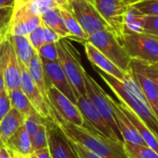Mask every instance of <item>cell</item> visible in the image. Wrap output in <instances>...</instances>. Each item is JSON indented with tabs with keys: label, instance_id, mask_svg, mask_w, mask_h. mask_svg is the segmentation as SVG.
I'll return each instance as SVG.
<instances>
[{
	"label": "cell",
	"instance_id": "6da1fadb",
	"mask_svg": "<svg viewBox=\"0 0 158 158\" xmlns=\"http://www.w3.org/2000/svg\"><path fill=\"white\" fill-rule=\"evenodd\" d=\"M51 118L58 124L67 137L103 158H129L124 143L114 141L84 121L83 126L72 124L61 118L51 106Z\"/></svg>",
	"mask_w": 158,
	"mask_h": 158
},
{
	"label": "cell",
	"instance_id": "7a4b0ae2",
	"mask_svg": "<svg viewBox=\"0 0 158 158\" xmlns=\"http://www.w3.org/2000/svg\"><path fill=\"white\" fill-rule=\"evenodd\" d=\"M98 75L108 85L113 93L119 99V102L130 108L158 139V119L153 109L145 99L143 92L136 83L130 71L127 72L123 81L95 68Z\"/></svg>",
	"mask_w": 158,
	"mask_h": 158
},
{
	"label": "cell",
	"instance_id": "3957f363",
	"mask_svg": "<svg viewBox=\"0 0 158 158\" xmlns=\"http://www.w3.org/2000/svg\"><path fill=\"white\" fill-rule=\"evenodd\" d=\"M56 44L58 61L75 92L77 99L81 95H86L83 80L85 69L81 65V58L79 51L68 39L61 38Z\"/></svg>",
	"mask_w": 158,
	"mask_h": 158
},
{
	"label": "cell",
	"instance_id": "277c9868",
	"mask_svg": "<svg viewBox=\"0 0 158 158\" xmlns=\"http://www.w3.org/2000/svg\"><path fill=\"white\" fill-rule=\"evenodd\" d=\"M88 43L93 44L124 72L130 70L131 56L118 37L108 30L96 31L88 37Z\"/></svg>",
	"mask_w": 158,
	"mask_h": 158
},
{
	"label": "cell",
	"instance_id": "5b68a950",
	"mask_svg": "<svg viewBox=\"0 0 158 158\" xmlns=\"http://www.w3.org/2000/svg\"><path fill=\"white\" fill-rule=\"evenodd\" d=\"M121 44L131 59L158 64V40L144 33L124 31Z\"/></svg>",
	"mask_w": 158,
	"mask_h": 158
},
{
	"label": "cell",
	"instance_id": "8992f818",
	"mask_svg": "<svg viewBox=\"0 0 158 158\" xmlns=\"http://www.w3.org/2000/svg\"><path fill=\"white\" fill-rule=\"evenodd\" d=\"M0 50L3 57L4 78L6 91L10 92L21 89L20 65L7 28L0 32Z\"/></svg>",
	"mask_w": 158,
	"mask_h": 158
},
{
	"label": "cell",
	"instance_id": "52a82bcc",
	"mask_svg": "<svg viewBox=\"0 0 158 158\" xmlns=\"http://www.w3.org/2000/svg\"><path fill=\"white\" fill-rule=\"evenodd\" d=\"M86 96L92 101L94 106L98 109L103 118L106 122V124L110 127V129L116 133V135L123 141L119 130L118 128V124L116 122L113 109L111 107L109 102V95L106 94V92L102 89V87L96 82V81L91 77V75L85 70L83 74Z\"/></svg>",
	"mask_w": 158,
	"mask_h": 158
},
{
	"label": "cell",
	"instance_id": "ba28073f",
	"mask_svg": "<svg viewBox=\"0 0 158 158\" xmlns=\"http://www.w3.org/2000/svg\"><path fill=\"white\" fill-rule=\"evenodd\" d=\"M70 6L73 15L88 37L93 33L103 30L112 31V29L101 16L94 5L82 0H72Z\"/></svg>",
	"mask_w": 158,
	"mask_h": 158
},
{
	"label": "cell",
	"instance_id": "9c48e42d",
	"mask_svg": "<svg viewBox=\"0 0 158 158\" xmlns=\"http://www.w3.org/2000/svg\"><path fill=\"white\" fill-rule=\"evenodd\" d=\"M44 125L47 131L48 149L51 157L80 158L73 147V143L53 118H44Z\"/></svg>",
	"mask_w": 158,
	"mask_h": 158
},
{
	"label": "cell",
	"instance_id": "30bf717a",
	"mask_svg": "<svg viewBox=\"0 0 158 158\" xmlns=\"http://www.w3.org/2000/svg\"><path fill=\"white\" fill-rule=\"evenodd\" d=\"M94 6L121 43L128 5L123 0H95Z\"/></svg>",
	"mask_w": 158,
	"mask_h": 158
},
{
	"label": "cell",
	"instance_id": "8fae6325",
	"mask_svg": "<svg viewBox=\"0 0 158 158\" xmlns=\"http://www.w3.org/2000/svg\"><path fill=\"white\" fill-rule=\"evenodd\" d=\"M47 98L50 106L61 118L72 124L83 126L84 119L77 105L52 85L47 87Z\"/></svg>",
	"mask_w": 158,
	"mask_h": 158
},
{
	"label": "cell",
	"instance_id": "7c38bea8",
	"mask_svg": "<svg viewBox=\"0 0 158 158\" xmlns=\"http://www.w3.org/2000/svg\"><path fill=\"white\" fill-rule=\"evenodd\" d=\"M136 83L143 92L145 99L153 109L158 119V91L155 81L146 71L145 63L137 59H131L130 70Z\"/></svg>",
	"mask_w": 158,
	"mask_h": 158
},
{
	"label": "cell",
	"instance_id": "4fadbf2b",
	"mask_svg": "<svg viewBox=\"0 0 158 158\" xmlns=\"http://www.w3.org/2000/svg\"><path fill=\"white\" fill-rule=\"evenodd\" d=\"M42 63L45 77L46 87H48L49 85L54 86L64 95H66L69 100L77 105L78 99L76 97L75 92L59 61H47L42 59Z\"/></svg>",
	"mask_w": 158,
	"mask_h": 158
},
{
	"label": "cell",
	"instance_id": "5bb4252c",
	"mask_svg": "<svg viewBox=\"0 0 158 158\" xmlns=\"http://www.w3.org/2000/svg\"><path fill=\"white\" fill-rule=\"evenodd\" d=\"M42 22L40 16L36 15L29 6L23 5L13 8L12 17L7 31L13 35H28Z\"/></svg>",
	"mask_w": 158,
	"mask_h": 158
},
{
	"label": "cell",
	"instance_id": "9a60e30c",
	"mask_svg": "<svg viewBox=\"0 0 158 158\" xmlns=\"http://www.w3.org/2000/svg\"><path fill=\"white\" fill-rule=\"evenodd\" d=\"M21 70V90L36 110L44 118H51V108L49 103L45 100L38 87L33 82L27 67L19 62Z\"/></svg>",
	"mask_w": 158,
	"mask_h": 158
},
{
	"label": "cell",
	"instance_id": "2e32d148",
	"mask_svg": "<svg viewBox=\"0 0 158 158\" xmlns=\"http://www.w3.org/2000/svg\"><path fill=\"white\" fill-rule=\"evenodd\" d=\"M77 106L79 107V109L81 111L84 121L89 123L93 128H94L95 130L100 131L102 134L106 135V137H108L114 141L124 143L110 129V127L106 124V122L103 118V117L100 114V112L98 111V109L94 106V105L92 103V101L86 95H81L78 98Z\"/></svg>",
	"mask_w": 158,
	"mask_h": 158
},
{
	"label": "cell",
	"instance_id": "e0dca14e",
	"mask_svg": "<svg viewBox=\"0 0 158 158\" xmlns=\"http://www.w3.org/2000/svg\"><path fill=\"white\" fill-rule=\"evenodd\" d=\"M109 102H110L111 107L113 109L114 117H115L116 122L118 124V128L119 130L121 137L123 139V142L124 143H135V144L146 145V143H144L143 138L140 136L137 130L132 125L131 121L129 119V118L125 115V113L120 108L119 102L115 101L110 96H109Z\"/></svg>",
	"mask_w": 158,
	"mask_h": 158
},
{
	"label": "cell",
	"instance_id": "ac0fdd59",
	"mask_svg": "<svg viewBox=\"0 0 158 158\" xmlns=\"http://www.w3.org/2000/svg\"><path fill=\"white\" fill-rule=\"evenodd\" d=\"M83 45L87 58L94 65V68L101 69L102 71L113 76L114 78L121 81L125 80L127 73L120 69L116 64H114L109 58H107L104 54H102L93 44L87 42Z\"/></svg>",
	"mask_w": 158,
	"mask_h": 158
},
{
	"label": "cell",
	"instance_id": "d6986e66",
	"mask_svg": "<svg viewBox=\"0 0 158 158\" xmlns=\"http://www.w3.org/2000/svg\"><path fill=\"white\" fill-rule=\"evenodd\" d=\"M5 146L11 152L17 153L23 157H29L33 154L31 137L22 125L6 143Z\"/></svg>",
	"mask_w": 158,
	"mask_h": 158
},
{
	"label": "cell",
	"instance_id": "ffe728a7",
	"mask_svg": "<svg viewBox=\"0 0 158 158\" xmlns=\"http://www.w3.org/2000/svg\"><path fill=\"white\" fill-rule=\"evenodd\" d=\"M25 117L17 109L11 108L0 122V147L5 146L7 140L24 125Z\"/></svg>",
	"mask_w": 158,
	"mask_h": 158
},
{
	"label": "cell",
	"instance_id": "44dd1931",
	"mask_svg": "<svg viewBox=\"0 0 158 158\" xmlns=\"http://www.w3.org/2000/svg\"><path fill=\"white\" fill-rule=\"evenodd\" d=\"M119 106H120V108L122 109V111L125 113V115L131 121L132 125L137 130V131L139 132L140 136L143 138V140L144 141L146 145L151 147L153 150H155L158 154V139L156 138V136L153 133V131H150L149 128L124 104L119 102Z\"/></svg>",
	"mask_w": 158,
	"mask_h": 158
},
{
	"label": "cell",
	"instance_id": "7402d4cb",
	"mask_svg": "<svg viewBox=\"0 0 158 158\" xmlns=\"http://www.w3.org/2000/svg\"><path fill=\"white\" fill-rule=\"evenodd\" d=\"M41 19L42 21L50 29H52L55 32H56L60 38L71 40V35L65 25L63 17L58 7L53 8L45 12L41 16Z\"/></svg>",
	"mask_w": 158,
	"mask_h": 158
},
{
	"label": "cell",
	"instance_id": "603a6c76",
	"mask_svg": "<svg viewBox=\"0 0 158 158\" xmlns=\"http://www.w3.org/2000/svg\"><path fill=\"white\" fill-rule=\"evenodd\" d=\"M27 69L29 70V73L33 82L38 87V89L40 90V92L42 93L45 100L49 103L48 98H47V87L45 83V77H44V72L43 69V63L37 52H34Z\"/></svg>",
	"mask_w": 158,
	"mask_h": 158
},
{
	"label": "cell",
	"instance_id": "cb8c5ba5",
	"mask_svg": "<svg viewBox=\"0 0 158 158\" xmlns=\"http://www.w3.org/2000/svg\"><path fill=\"white\" fill-rule=\"evenodd\" d=\"M61 15L63 17L65 25L69 31V32L71 35V40L85 44L88 42V36L84 32L83 29L81 28V24L73 15L71 11V6L70 8H59Z\"/></svg>",
	"mask_w": 158,
	"mask_h": 158
},
{
	"label": "cell",
	"instance_id": "d4e9b609",
	"mask_svg": "<svg viewBox=\"0 0 158 158\" xmlns=\"http://www.w3.org/2000/svg\"><path fill=\"white\" fill-rule=\"evenodd\" d=\"M9 32V31H8ZM10 34V33H9ZM10 38L16 51L19 61L28 68L31 57L34 54V49L32 48L28 37L26 35H13L10 34Z\"/></svg>",
	"mask_w": 158,
	"mask_h": 158
},
{
	"label": "cell",
	"instance_id": "484cf974",
	"mask_svg": "<svg viewBox=\"0 0 158 158\" xmlns=\"http://www.w3.org/2000/svg\"><path fill=\"white\" fill-rule=\"evenodd\" d=\"M145 16L141 13L134 6H128L124 20V31L143 33Z\"/></svg>",
	"mask_w": 158,
	"mask_h": 158
},
{
	"label": "cell",
	"instance_id": "4316f807",
	"mask_svg": "<svg viewBox=\"0 0 158 158\" xmlns=\"http://www.w3.org/2000/svg\"><path fill=\"white\" fill-rule=\"evenodd\" d=\"M11 107L17 109L20 114H22L25 118L29 116H31L32 113L36 112L25 94L22 92L21 89L19 90H14L8 92Z\"/></svg>",
	"mask_w": 158,
	"mask_h": 158
},
{
	"label": "cell",
	"instance_id": "83f0119b",
	"mask_svg": "<svg viewBox=\"0 0 158 158\" xmlns=\"http://www.w3.org/2000/svg\"><path fill=\"white\" fill-rule=\"evenodd\" d=\"M124 148L129 158H158V154L147 145L124 143Z\"/></svg>",
	"mask_w": 158,
	"mask_h": 158
},
{
	"label": "cell",
	"instance_id": "f1b7e54d",
	"mask_svg": "<svg viewBox=\"0 0 158 158\" xmlns=\"http://www.w3.org/2000/svg\"><path fill=\"white\" fill-rule=\"evenodd\" d=\"M32 149L33 153L39 150H43L48 148V139H47V131L44 125V122L40 125L37 132L31 138Z\"/></svg>",
	"mask_w": 158,
	"mask_h": 158
},
{
	"label": "cell",
	"instance_id": "f546056e",
	"mask_svg": "<svg viewBox=\"0 0 158 158\" xmlns=\"http://www.w3.org/2000/svg\"><path fill=\"white\" fill-rule=\"evenodd\" d=\"M132 6L144 16H158V0H142Z\"/></svg>",
	"mask_w": 158,
	"mask_h": 158
},
{
	"label": "cell",
	"instance_id": "4dcf8cb0",
	"mask_svg": "<svg viewBox=\"0 0 158 158\" xmlns=\"http://www.w3.org/2000/svg\"><path fill=\"white\" fill-rule=\"evenodd\" d=\"M26 5H29L31 9L40 17L45 12L57 7V5L55 0H36Z\"/></svg>",
	"mask_w": 158,
	"mask_h": 158
},
{
	"label": "cell",
	"instance_id": "1f68e13d",
	"mask_svg": "<svg viewBox=\"0 0 158 158\" xmlns=\"http://www.w3.org/2000/svg\"><path fill=\"white\" fill-rule=\"evenodd\" d=\"M44 122V118L41 115H39L37 112H34L31 116L25 118L24 127L27 130L28 133L30 134V136L32 138L33 135L37 132L40 125L43 124Z\"/></svg>",
	"mask_w": 158,
	"mask_h": 158
},
{
	"label": "cell",
	"instance_id": "d6a6232c",
	"mask_svg": "<svg viewBox=\"0 0 158 158\" xmlns=\"http://www.w3.org/2000/svg\"><path fill=\"white\" fill-rule=\"evenodd\" d=\"M27 37H28L32 48L34 49V51L38 53L40 48L44 44V31H43L42 22L37 28H35L33 31H31L27 35Z\"/></svg>",
	"mask_w": 158,
	"mask_h": 158
},
{
	"label": "cell",
	"instance_id": "836d02e7",
	"mask_svg": "<svg viewBox=\"0 0 158 158\" xmlns=\"http://www.w3.org/2000/svg\"><path fill=\"white\" fill-rule=\"evenodd\" d=\"M38 55L41 59L47 61H56L58 60V54L56 43L44 44L39 50Z\"/></svg>",
	"mask_w": 158,
	"mask_h": 158
},
{
	"label": "cell",
	"instance_id": "e575fe53",
	"mask_svg": "<svg viewBox=\"0 0 158 158\" xmlns=\"http://www.w3.org/2000/svg\"><path fill=\"white\" fill-rule=\"evenodd\" d=\"M143 33L158 37V16H145Z\"/></svg>",
	"mask_w": 158,
	"mask_h": 158
},
{
	"label": "cell",
	"instance_id": "d590c367",
	"mask_svg": "<svg viewBox=\"0 0 158 158\" xmlns=\"http://www.w3.org/2000/svg\"><path fill=\"white\" fill-rule=\"evenodd\" d=\"M11 103L6 89L0 93V122L11 109Z\"/></svg>",
	"mask_w": 158,
	"mask_h": 158
},
{
	"label": "cell",
	"instance_id": "8d00e7d4",
	"mask_svg": "<svg viewBox=\"0 0 158 158\" xmlns=\"http://www.w3.org/2000/svg\"><path fill=\"white\" fill-rule=\"evenodd\" d=\"M13 13V7L0 8V32L7 28Z\"/></svg>",
	"mask_w": 158,
	"mask_h": 158
},
{
	"label": "cell",
	"instance_id": "74e56055",
	"mask_svg": "<svg viewBox=\"0 0 158 158\" xmlns=\"http://www.w3.org/2000/svg\"><path fill=\"white\" fill-rule=\"evenodd\" d=\"M42 26H43V31H44V44L56 43L57 41H59L61 39L56 32H55L52 29H50L48 26H46L43 21H42Z\"/></svg>",
	"mask_w": 158,
	"mask_h": 158
},
{
	"label": "cell",
	"instance_id": "f35d334b",
	"mask_svg": "<svg viewBox=\"0 0 158 158\" xmlns=\"http://www.w3.org/2000/svg\"><path fill=\"white\" fill-rule=\"evenodd\" d=\"M73 147H74L77 155L79 156L80 158H103L101 157L100 156H98V155L89 151L88 149H86L85 147H83V146L78 144V143H73Z\"/></svg>",
	"mask_w": 158,
	"mask_h": 158
},
{
	"label": "cell",
	"instance_id": "ab89813d",
	"mask_svg": "<svg viewBox=\"0 0 158 158\" xmlns=\"http://www.w3.org/2000/svg\"><path fill=\"white\" fill-rule=\"evenodd\" d=\"M146 71L152 80L155 81L158 91V64H146L145 63Z\"/></svg>",
	"mask_w": 158,
	"mask_h": 158
},
{
	"label": "cell",
	"instance_id": "60d3db41",
	"mask_svg": "<svg viewBox=\"0 0 158 158\" xmlns=\"http://www.w3.org/2000/svg\"><path fill=\"white\" fill-rule=\"evenodd\" d=\"M6 89L5 85V78H4V65H3V57L0 50V93Z\"/></svg>",
	"mask_w": 158,
	"mask_h": 158
},
{
	"label": "cell",
	"instance_id": "b9f144b4",
	"mask_svg": "<svg viewBox=\"0 0 158 158\" xmlns=\"http://www.w3.org/2000/svg\"><path fill=\"white\" fill-rule=\"evenodd\" d=\"M35 158H52L51 157V155H50V152H49V149L48 148H45V149H43V150H39V151H36L33 153Z\"/></svg>",
	"mask_w": 158,
	"mask_h": 158
},
{
	"label": "cell",
	"instance_id": "7bdbcfd3",
	"mask_svg": "<svg viewBox=\"0 0 158 158\" xmlns=\"http://www.w3.org/2000/svg\"><path fill=\"white\" fill-rule=\"evenodd\" d=\"M72 0H56L58 8H70Z\"/></svg>",
	"mask_w": 158,
	"mask_h": 158
},
{
	"label": "cell",
	"instance_id": "ee69618b",
	"mask_svg": "<svg viewBox=\"0 0 158 158\" xmlns=\"http://www.w3.org/2000/svg\"><path fill=\"white\" fill-rule=\"evenodd\" d=\"M16 0H0V8L13 7L15 6Z\"/></svg>",
	"mask_w": 158,
	"mask_h": 158
},
{
	"label": "cell",
	"instance_id": "f6af8a7d",
	"mask_svg": "<svg viewBox=\"0 0 158 158\" xmlns=\"http://www.w3.org/2000/svg\"><path fill=\"white\" fill-rule=\"evenodd\" d=\"M0 158H11L10 152L6 146L0 147Z\"/></svg>",
	"mask_w": 158,
	"mask_h": 158
},
{
	"label": "cell",
	"instance_id": "bcb514c9",
	"mask_svg": "<svg viewBox=\"0 0 158 158\" xmlns=\"http://www.w3.org/2000/svg\"><path fill=\"white\" fill-rule=\"evenodd\" d=\"M9 152H10V155H11V158H25V157H23L22 156H20V155H19V154H17V153L11 152V151H9Z\"/></svg>",
	"mask_w": 158,
	"mask_h": 158
},
{
	"label": "cell",
	"instance_id": "7dc6e473",
	"mask_svg": "<svg viewBox=\"0 0 158 158\" xmlns=\"http://www.w3.org/2000/svg\"><path fill=\"white\" fill-rule=\"evenodd\" d=\"M138 1H140V0H130L129 3H128V6L132 5V4H134V3H136V2H138Z\"/></svg>",
	"mask_w": 158,
	"mask_h": 158
},
{
	"label": "cell",
	"instance_id": "c3c4849f",
	"mask_svg": "<svg viewBox=\"0 0 158 158\" xmlns=\"http://www.w3.org/2000/svg\"><path fill=\"white\" fill-rule=\"evenodd\" d=\"M82 1L89 2V3H91V4H93V5H94V3H95V0H82Z\"/></svg>",
	"mask_w": 158,
	"mask_h": 158
},
{
	"label": "cell",
	"instance_id": "681fc988",
	"mask_svg": "<svg viewBox=\"0 0 158 158\" xmlns=\"http://www.w3.org/2000/svg\"><path fill=\"white\" fill-rule=\"evenodd\" d=\"M27 158H35V156H34V155H33V154H32V155H31V156H29V157H27Z\"/></svg>",
	"mask_w": 158,
	"mask_h": 158
},
{
	"label": "cell",
	"instance_id": "f907efd6",
	"mask_svg": "<svg viewBox=\"0 0 158 158\" xmlns=\"http://www.w3.org/2000/svg\"><path fill=\"white\" fill-rule=\"evenodd\" d=\"M123 1H124V2H125L127 5H128V3H129V1H130V0H123Z\"/></svg>",
	"mask_w": 158,
	"mask_h": 158
},
{
	"label": "cell",
	"instance_id": "816d5d0a",
	"mask_svg": "<svg viewBox=\"0 0 158 158\" xmlns=\"http://www.w3.org/2000/svg\"><path fill=\"white\" fill-rule=\"evenodd\" d=\"M150 36H151V35H150ZM152 37H154V38H156V39H157L158 40V37H155V36H152Z\"/></svg>",
	"mask_w": 158,
	"mask_h": 158
},
{
	"label": "cell",
	"instance_id": "f5cc1de1",
	"mask_svg": "<svg viewBox=\"0 0 158 158\" xmlns=\"http://www.w3.org/2000/svg\"><path fill=\"white\" fill-rule=\"evenodd\" d=\"M18 1H19V0H16V3H17V2H18ZM15 5H16V4H15Z\"/></svg>",
	"mask_w": 158,
	"mask_h": 158
},
{
	"label": "cell",
	"instance_id": "db71d44e",
	"mask_svg": "<svg viewBox=\"0 0 158 158\" xmlns=\"http://www.w3.org/2000/svg\"><path fill=\"white\" fill-rule=\"evenodd\" d=\"M140 1H142V0H140ZM138 2H139V1H138Z\"/></svg>",
	"mask_w": 158,
	"mask_h": 158
},
{
	"label": "cell",
	"instance_id": "11a10c76",
	"mask_svg": "<svg viewBox=\"0 0 158 158\" xmlns=\"http://www.w3.org/2000/svg\"><path fill=\"white\" fill-rule=\"evenodd\" d=\"M25 158H27V157H25Z\"/></svg>",
	"mask_w": 158,
	"mask_h": 158
}]
</instances>
